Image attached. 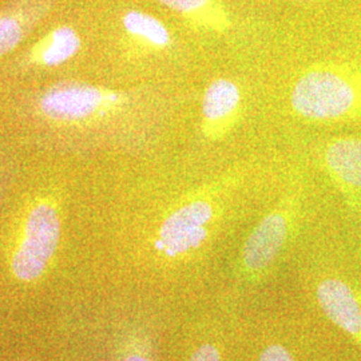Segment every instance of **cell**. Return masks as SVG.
Returning <instances> with one entry per match:
<instances>
[{
  "mask_svg": "<svg viewBox=\"0 0 361 361\" xmlns=\"http://www.w3.org/2000/svg\"><path fill=\"white\" fill-rule=\"evenodd\" d=\"M290 102L298 116L310 121H360L361 71L347 65L313 67L297 80Z\"/></svg>",
  "mask_w": 361,
  "mask_h": 361,
  "instance_id": "1",
  "label": "cell"
},
{
  "mask_svg": "<svg viewBox=\"0 0 361 361\" xmlns=\"http://www.w3.org/2000/svg\"><path fill=\"white\" fill-rule=\"evenodd\" d=\"M128 95L82 82H59L43 91L37 107L46 121L62 126H85L116 114Z\"/></svg>",
  "mask_w": 361,
  "mask_h": 361,
  "instance_id": "2",
  "label": "cell"
},
{
  "mask_svg": "<svg viewBox=\"0 0 361 361\" xmlns=\"http://www.w3.org/2000/svg\"><path fill=\"white\" fill-rule=\"evenodd\" d=\"M219 213L210 194H194L164 219L155 238L157 252L169 259L193 256L210 238Z\"/></svg>",
  "mask_w": 361,
  "mask_h": 361,
  "instance_id": "3",
  "label": "cell"
},
{
  "mask_svg": "<svg viewBox=\"0 0 361 361\" xmlns=\"http://www.w3.org/2000/svg\"><path fill=\"white\" fill-rule=\"evenodd\" d=\"M61 232V217L51 201H38L30 207L13 247V276L27 283L42 276L58 249Z\"/></svg>",
  "mask_w": 361,
  "mask_h": 361,
  "instance_id": "4",
  "label": "cell"
},
{
  "mask_svg": "<svg viewBox=\"0 0 361 361\" xmlns=\"http://www.w3.org/2000/svg\"><path fill=\"white\" fill-rule=\"evenodd\" d=\"M295 221L290 201L274 207L247 235L238 261V276L245 283H257L281 255Z\"/></svg>",
  "mask_w": 361,
  "mask_h": 361,
  "instance_id": "5",
  "label": "cell"
},
{
  "mask_svg": "<svg viewBox=\"0 0 361 361\" xmlns=\"http://www.w3.org/2000/svg\"><path fill=\"white\" fill-rule=\"evenodd\" d=\"M323 161L336 188L361 213V137L335 138L326 143Z\"/></svg>",
  "mask_w": 361,
  "mask_h": 361,
  "instance_id": "6",
  "label": "cell"
},
{
  "mask_svg": "<svg viewBox=\"0 0 361 361\" xmlns=\"http://www.w3.org/2000/svg\"><path fill=\"white\" fill-rule=\"evenodd\" d=\"M324 314L361 349V292L340 279H324L316 286Z\"/></svg>",
  "mask_w": 361,
  "mask_h": 361,
  "instance_id": "7",
  "label": "cell"
},
{
  "mask_svg": "<svg viewBox=\"0 0 361 361\" xmlns=\"http://www.w3.org/2000/svg\"><path fill=\"white\" fill-rule=\"evenodd\" d=\"M243 107L241 91L229 79L213 80L204 94L202 133L210 141L224 138L237 123Z\"/></svg>",
  "mask_w": 361,
  "mask_h": 361,
  "instance_id": "8",
  "label": "cell"
},
{
  "mask_svg": "<svg viewBox=\"0 0 361 361\" xmlns=\"http://www.w3.org/2000/svg\"><path fill=\"white\" fill-rule=\"evenodd\" d=\"M56 0H13L0 11V58L13 51L51 13Z\"/></svg>",
  "mask_w": 361,
  "mask_h": 361,
  "instance_id": "9",
  "label": "cell"
},
{
  "mask_svg": "<svg viewBox=\"0 0 361 361\" xmlns=\"http://www.w3.org/2000/svg\"><path fill=\"white\" fill-rule=\"evenodd\" d=\"M82 47L75 28L58 26L37 40L25 56L27 63L37 67H56L73 59Z\"/></svg>",
  "mask_w": 361,
  "mask_h": 361,
  "instance_id": "10",
  "label": "cell"
},
{
  "mask_svg": "<svg viewBox=\"0 0 361 361\" xmlns=\"http://www.w3.org/2000/svg\"><path fill=\"white\" fill-rule=\"evenodd\" d=\"M123 28L131 38L153 49H165L170 44V32L166 26L150 13L129 11L125 13Z\"/></svg>",
  "mask_w": 361,
  "mask_h": 361,
  "instance_id": "11",
  "label": "cell"
},
{
  "mask_svg": "<svg viewBox=\"0 0 361 361\" xmlns=\"http://www.w3.org/2000/svg\"><path fill=\"white\" fill-rule=\"evenodd\" d=\"M170 10L193 19L194 22L212 30H221L226 26L225 15L213 0H158Z\"/></svg>",
  "mask_w": 361,
  "mask_h": 361,
  "instance_id": "12",
  "label": "cell"
},
{
  "mask_svg": "<svg viewBox=\"0 0 361 361\" xmlns=\"http://www.w3.org/2000/svg\"><path fill=\"white\" fill-rule=\"evenodd\" d=\"M188 361H222V355L219 344L207 341L197 345L192 350Z\"/></svg>",
  "mask_w": 361,
  "mask_h": 361,
  "instance_id": "13",
  "label": "cell"
},
{
  "mask_svg": "<svg viewBox=\"0 0 361 361\" xmlns=\"http://www.w3.org/2000/svg\"><path fill=\"white\" fill-rule=\"evenodd\" d=\"M257 361H296L292 352L281 344H271L262 349Z\"/></svg>",
  "mask_w": 361,
  "mask_h": 361,
  "instance_id": "14",
  "label": "cell"
},
{
  "mask_svg": "<svg viewBox=\"0 0 361 361\" xmlns=\"http://www.w3.org/2000/svg\"><path fill=\"white\" fill-rule=\"evenodd\" d=\"M121 361H153V359L149 355L141 352V350H133V352L128 353L126 356H123Z\"/></svg>",
  "mask_w": 361,
  "mask_h": 361,
  "instance_id": "15",
  "label": "cell"
}]
</instances>
